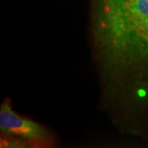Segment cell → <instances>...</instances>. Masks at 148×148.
Listing matches in <instances>:
<instances>
[{
  "mask_svg": "<svg viewBox=\"0 0 148 148\" xmlns=\"http://www.w3.org/2000/svg\"><path fill=\"white\" fill-rule=\"evenodd\" d=\"M0 131L9 138L28 143H45L49 138L44 127L36 122L18 115L6 102L0 109Z\"/></svg>",
  "mask_w": 148,
  "mask_h": 148,
  "instance_id": "2",
  "label": "cell"
},
{
  "mask_svg": "<svg viewBox=\"0 0 148 148\" xmlns=\"http://www.w3.org/2000/svg\"><path fill=\"white\" fill-rule=\"evenodd\" d=\"M109 97L121 114H148V20L112 23L94 43Z\"/></svg>",
  "mask_w": 148,
  "mask_h": 148,
  "instance_id": "1",
  "label": "cell"
}]
</instances>
